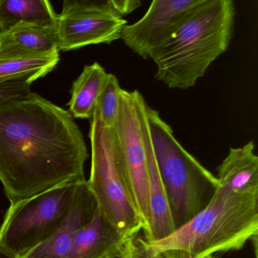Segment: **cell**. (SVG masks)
I'll use <instances>...</instances> for the list:
<instances>
[{
  "instance_id": "5bb4252c",
  "label": "cell",
  "mask_w": 258,
  "mask_h": 258,
  "mask_svg": "<svg viewBox=\"0 0 258 258\" xmlns=\"http://www.w3.org/2000/svg\"><path fill=\"white\" fill-rule=\"evenodd\" d=\"M220 185L238 192H258V157L251 141L239 147H232L218 166Z\"/></svg>"
},
{
  "instance_id": "8fae6325",
  "label": "cell",
  "mask_w": 258,
  "mask_h": 258,
  "mask_svg": "<svg viewBox=\"0 0 258 258\" xmlns=\"http://www.w3.org/2000/svg\"><path fill=\"white\" fill-rule=\"evenodd\" d=\"M144 141L148 159L150 218L148 229L143 235L147 242H153L169 236L177 230V226L154 156L147 116L144 125Z\"/></svg>"
},
{
  "instance_id": "e0dca14e",
  "label": "cell",
  "mask_w": 258,
  "mask_h": 258,
  "mask_svg": "<svg viewBox=\"0 0 258 258\" xmlns=\"http://www.w3.org/2000/svg\"><path fill=\"white\" fill-rule=\"evenodd\" d=\"M59 61V52L46 55L0 59V80L33 78L36 81L51 72Z\"/></svg>"
},
{
  "instance_id": "8992f818",
  "label": "cell",
  "mask_w": 258,
  "mask_h": 258,
  "mask_svg": "<svg viewBox=\"0 0 258 258\" xmlns=\"http://www.w3.org/2000/svg\"><path fill=\"white\" fill-rule=\"evenodd\" d=\"M78 183H64L11 203L0 226V254L24 258L48 239L66 216Z\"/></svg>"
},
{
  "instance_id": "7a4b0ae2",
  "label": "cell",
  "mask_w": 258,
  "mask_h": 258,
  "mask_svg": "<svg viewBox=\"0 0 258 258\" xmlns=\"http://www.w3.org/2000/svg\"><path fill=\"white\" fill-rule=\"evenodd\" d=\"M235 17L233 0H207L188 12L152 53L156 79L169 89L193 87L228 48Z\"/></svg>"
},
{
  "instance_id": "2e32d148",
  "label": "cell",
  "mask_w": 258,
  "mask_h": 258,
  "mask_svg": "<svg viewBox=\"0 0 258 258\" xmlns=\"http://www.w3.org/2000/svg\"><path fill=\"white\" fill-rule=\"evenodd\" d=\"M109 74L99 63L86 65L74 80L71 88L69 113L77 119H90L96 106L100 92Z\"/></svg>"
},
{
  "instance_id": "3957f363",
  "label": "cell",
  "mask_w": 258,
  "mask_h": 258,
  "mask_svg": "<svg viewBox=\"0 0 258 258\" xmlns=\"http://www.w3.org/2000/svg\"><path fill=\"white\" fill-rule=\"evenodd\" d=\"M258 233V192L220 186L209 204L169 236L147 242L151 252L174 251L186 258L239 251Z\"/></svg>"
},
{
  "instance_id": "5b68a950",
  "label": "cell",
  "mask_w": 258,
  "mask_h": 258,
  "mask_svg": "<svg viewBox=\"0 0 258 258\" xmlns=\"http://www.w3.org/2000/svg\"><path fill=\"white\" fill-rule=\"evenodd\" d=\"M91 169L88 187L100 215L123 237L143 230L113 128L105 127L94 110L90 119Z\"/></svg>"
},
{
  "instance_id": "d6986e66",
  "label": "cell",
  "mask_w": 258,
  "mask_h": 258,
  "mask_svg": "<svg viewBox=\"0 0 258 258\" xmlns=\"http://www.w3.org/2000/svg\"><path fill=\"white\" fill-rule=\"evenodd\" d=\"M120 258H186L181 253L174 251L151 252L143 236L136 235L126 241Z\"/></svg>"
},
{
  "instance_id": "9c48e42d",
  "label": "cell",
  "mask_w": 258,
  "mask_h": 258,
  "mask_svg": "<svg viewBox=\"0 0 258 258\" xmlns=\"http://www.w3.org/2000/svg\"><path fill=\"white\" fill-rule=\"evenodd\" d=\"M127 21L119 14L99 9H76L61 14L57 24L59 51L111 44L121 39Z\"/></svg>"
},
{
  "instance_id": "277c9868",
  "label": "cell",
  "mask_w": 258,
  "mask_h": 258,
  "mask_svg": "<svg viewBox=\"0 0 258 258\" xmlns=\"http://www.w3.org/2000/svg\"><path fill=\"white\" fill-rule=\"evenodd\" d=\"M147 119L159 172L177 229L209 204L221 185L216 176L181 145L169 124L149 105Z\"/></svg>"
},
{
  "instance_id": "6da1fadb",
  "label": "cell",
  "mask_w": 258,
  "mask_h": 258,
  "mask_svg": "<svg viewBox=\"0 0 258 258\" xmlns=\"http://www.w3.org/2000/svg\"><path fill=\"white\" fill-rule=\"evenodd\" d=\"M87 158L69 111L33 93L0 105V181L10 203L86 180Z\"/></svg>"
},
{
  "instance_id": "44dd1931",
  "label": "cell",
  "mask_w": 258,
  "mask_h": 258,
  "mask_svg": "<svg viewBox=\"0 0 258 258\" xmlns=\"http://www.w3.org/2000/svg\"><path fill=\"white\" fill-rule=\"evenodd\" d=\"M82 9H99L119 14L112 0H64L62 14Z\"/></svg>"
},
{
  "instance_id": "ffe728a7",
  "label": "cell",
  "mask_w": 258,
  "mask_h": 258,
  "mask_svg": "<svg viewBox=\"0 0 258 258\" xmlns=\"http://www.w3.org/2000/svg\"><path fill=\"white\" fill-rule=\"evenodd\" d=\"M33 78H18L0 80V105L31 94L30 85Z\"/></svg>"
},
{
  "instance_id": "7c38bea8",
  "label": "cell",
  "mask_w": 258,
  "mask_h": 258,
  "mask_svg": "<svg viewBox=\"0 0 258 258\" xmlns=\"http://www.w3.org/2000/svg\"><path fill=\"white\" fill-rule=\"evenodd\" d=\"M59 51L57 25L20 24L0 33V59L46 55Z\"/></svg>"
},
{
  "instance_id": "52a82bcc",
  "label": "cell",
  "mask_w": 258,
  "mask_h": 258,
  "mask_svg": "<svg viewBox=\"0 0 258 258\" xmlns=\"http://www.w3.org/2000/svg\"><path fill=\"white\" fill-rule=\"evenodd\" d=\"M148 104L138 90L121 89L119 110L114 126L123 164L136 208L143 223L149 224L148 159L144 141V125Z\"/></svg>"
},
{
  "instance_id": "4fadbf2b",
  "label": "cell",
  "mask_w": 258,
  "mask_h": 258,
  "mask_svg": "<svg viewBox=\"0 0 258 258\" xmlns=\"http://www.w3.org/2000/svg\"><path fill=\"white\" fill-rule=\"evenodd\" d=\"M127 240L96 209L76 233L68 258H120Z\"/></svg>"
},
{
  "instance_id": "cb8c5ba5",
  "label": "cell",
  "mask_w": 258,
  "mask_h": 258,
  "mask_svg": "<svg viewBox=\"0 0 258 258\" xmlns=\"http://www.w3.org/2000/svg\"><path fill=\"white\" fill-rule=\"evenodd\" d=\"M0 258H9L6 257V256L3 255V254H0Z\"/></svg>"
},
{
  "instance_id": "603a6c76",
  "label": "cell",
  "mask_w": 258,
  "mask_h": 258,
  "mask_svg": "<svg viewBox=\"0 0 258 258\" xmlns=\"http://www.w3.org/2000/svg\"><path fill=\"white\" fill-rule=\"evenodd\" d=\"M202 258H215V257H213V255H208V256H205V257H204Z\"/></svg>"
},
{
  "instance_id": "ba28073f",
  "label": "cell",
  "mask_w": 258,
  "mask_h": 258,
  "mask_svg": "<svg viewBox=\"0 0 258 258\" xmlns=\"http://www.w3.org/2000/svg\"><path fill=\"white\" fill-rule=\"evenodd\" d=\"M207 0H152L146 13L137 22L126 24L121 39L144 59L152 53L177 27L183 17Z\"/></svg>"
},
{
  "instance_id": "7402d4cb",
  "label": "cell",
  "mask_w": 258,
  "mask_h": 258,
  "mask_svg": "<svg viewBox=\"0 0 258 258\" xmlns=\"http://www.w3.org/2000/svg\"><path fill=\"white\" fill-rule=\"evenodd\" d=\"M118 13L124 17L134 12L141 6V0H112Z\"/></svg>"
},
{
  "instance_id": "30bf717a",
  "label": "cell",
  "mask_w": 258,
  "mask_h": 258,
  "mask_svg": "<svg viewBox=\"0 0 258 258\" xmlns=\"http://www.w3.org/2000/svg\"><path fill=\"white\" fill-rule=\"evenodd\" d=\"M97 209L86 180L79 182L66 216L55 233L24 258H68L76 233L87 224Z\"/></svg>"
},
{
  "instance_id": "9a60e30c",
  "label": "cell",
  "mask_w": 258,
  "mask_h": 258,
  "mask_svg": "<svg viewBox=\"0 0 258 258\" xmlns=\"http://www.w3.org/2000/svg\"><path fill=\"white\" fill-rule=\"evenodd\" d=\"M59 17L49 0H0V33L20 24L53 27Z\"/></svg>"
},
{
  "instance_id": "ac0fdd59",
  "label": "cell",
  "mask_w": 258,
  "mask_h": 258,
  "mask_svg": "<svg viewBox=\"0 0 258 258\" xmlns=\"http://www.w3.org/2000/svg\"><path fill=\"white\" fill-rule=\"evenodd\" d=\"M121 89L118 78L114 74H109L95 108V111L105 127L113 128L115 126L119 110Z\"/></svg>"
}]
</instances>
